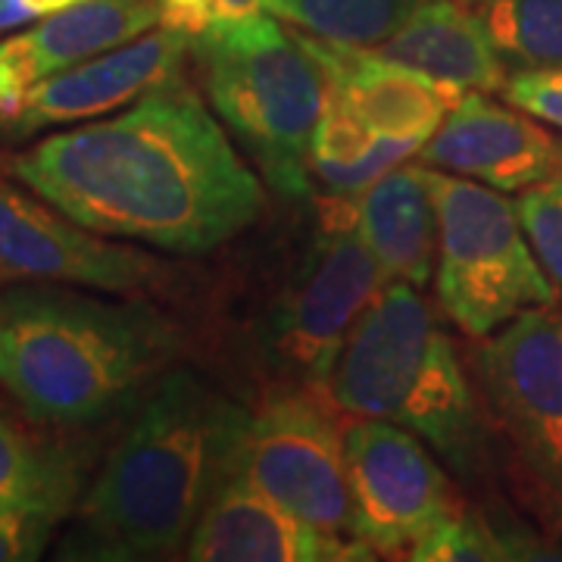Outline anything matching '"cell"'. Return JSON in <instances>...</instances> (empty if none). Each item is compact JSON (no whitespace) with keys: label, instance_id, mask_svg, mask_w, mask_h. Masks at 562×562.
<instances>
[{"label":"cell","instance_id":"obj_1","mask_svg":"<svg viewBox=\"0 0 562 562\" xmlns=\"http://www.w3.org/2000/svg\"><path fill=\"white\" fill-rule=\"evenodd\" d=\"M7 166L81 228L172 254L216 250L266 206L260 176L181 76L120 116L47 135Z\"/></svg>","mask_w":562,"mask_h":562},{"label":"cell","instance_id":"obj_2","mask_svg":"<svg viewBox=\"0 0 562 562\" xmlns=\"http://www.w3.org/2000/svg\"><path fill=\"white\" fill-rule=\"evenodd\" d=\"M250 413L191 369L150 384L79 506L72 557L157 560L188 543L210 497L232 472Z\"/></svg>","mask_w":562,"mask_h":562},{"label":"cell","instance_id":"obj_3","mask_svg":"<svg viewBox=\"0 0 562 562\" xmlns=\"http://www.w3.org/2000/svg\"><path fill=\"white\" fill-rule=\"evenodd\" d=\"M179 325L147 301L25 284L0 294V387L29 419L116 416L179 357Z\"/></svg>","mask_w":562,"mask_h":562},{"label":"cell","instance_id":"obj_4","mask_svg":"<svg viewBox=\"0 0 562 562\" xmlns=\"http://www.w3.org/2000/svg\"><path fill=\"white\" fill-rule=\"evenodd\" d=\"M325 391L347 416L403 425L450 472L469 482L479 479L484 462L479 403L457 347L435 325L416 284L384 281L344 341Z\"/></svg>","mask_w":562,"mask_h":562},{"label":"cell","instance_id":"obj_5","mask_svg":"<svg viewBox=\"0 0 562 562\" xmlns=\"http://www.w3.org/2000/svg\"><path fill=\"white\" fill-rule=\"evenodd\" d=\"M191 47L213 110L260 179L284 201L303 198L313 181L310 144L325 106V72L301 29L260 13L191 38Z\"/></svg>","mask_w":562,"mask_h":562},{"label":"cell","instance_id":"obj_6","mask_svg":"<svg viewBox=\"0 0 562 562\" xmlns=\"http://www.w3.org/2000/svg\"><path fill=\"white\" fill-rule=\"evenodd\" d=\"M438 203V301L472 338H487L525 310L557 301V288L503 191L431 172Z\"/></svg>","mask_w":562,"mask_h":562},{"label":"cell","instance_id":"obj_7","mask_svg":"<svg viewBox=\"0 0 562 562\" xmlns=\"http://www.w3.org/2000/svg\"><path fill=\"white\" fill-rule=\"evenodd\" d=\"M384 281V269L353 225L350 201L328 198L313 247L269 325V353L279 369L310 387H325L344 341Z\"/></svg>","mask_w":562,"mask_h":562},{"label":"cell","instance_id":"obj_8","mask_svg":"<svg viewBox=\"0 0 562 562\" xmlns=\"http://www.w3.org/2000/svg\"><path fill=\"white\" fill-rule=\"evenodd\" d=\"M235 472L303 522L357 538L344 431L310 384L262 401L244 428Z\"/></svg>","mask_w":562,"mask_h":562},{"label":"cell","instance_id":"obj_9","mask_svg":"<svg viewBox=\"0 0 562 562\" xmlns=\"http://www.w3.org/2000/svg\"><path fill=\"white\" fill-rule=\"evenodd\" d=\"M479 379L543 497L562 509V316L525 310L484 344Z\"/></svg>","mask_w":562,"mask_h":562},{"label":"cell","instance_id":"obj_10","mask_svg":"<svg viewBox=\"0 0 562 562\" xmlns=\"http://www.w3.org/2000/svg\"><path fill=\"white\" fill-rule=\"evenodd\" d=\"M357 538L379 553H409L453 513L450 482L425 441L403 425L360 419L344 428Z\"/></svg>","mask_w":562,"mask_h":562},{"label":"cell","instance_id":"obj_11","mask_svg":"<svg viewBox=\"0 0 562 562\" xmlns=\"http://www.w3.org/2000/svg\"><path fill=\"white\" fill-rule=\"evenodd\" d=\"M169 269L106 241L0 166V281H63L106 294L154 288Z\"/></svg>","mask_w":562,"mask_h":562},{"label":"cell","instance_id":"obj_12","mask_svg":"<svg viewBox=\"0 0 562 562\" xmlns=\"http://www.w3.org/2000/svg\"><path fill=\"white\" fill-rule=\"evenodd\" d=\"M422 160L503 194H522L525 188L562 176V138L525 110L519 113V106H503L484 91H465L425 140Z\"/></svg>","mask_w":562,"mask_h":562},{"label":"cell","instance_id":"obj_13","mask_svg":"<svg viewBox=\"0 0 562 562\" xmlns=\"http://www.w3.org/2000/svg\"><path fill=\"white\" fill-rule=\"evenodd\" d=\"M188 47L191 38L172 29H160L79 63L35 85L0 135L25 138L54 125L101 120L103 113L135 103L150 88L179 76Z\"/></svg>","mask_w":562,"mask_h":562},{"label":"cell","instance_id":"obj_14","mask_svg":"<svg viewBox=\"0 0 562 562\" xmlns=\"http://www.w3.org/2000/svg\"><path fill=\"white\" fill-rule=\"evenodd\" d=\"M184 557L194 562H338L372 560L375 553L360 538L328 535L303 522L232 472L206 503Z\"/></svg>","mask_w":562,"mask_h":562},{"label":"cell","instance_id":"obj_15","mask_svg":"<svg viewBox=\"0 0 562 562\" xmlns=\"http://www.w3.org/2000/svg\"><path fill=\"white\" fill-rule=\"evenodd\" d=\"M157 22L160 0H81L0 41V132L35 85L147 35Z\"/></svg>","mask_w":562,"mask_h":562},{"label":"cell","instance_id":"obj_16","mask_svg":"<svg viewBox=\"0 0 562 562\" xmlns=\"http://www.w3.org/2000/svg\"><path fill=\"white\" fill-rule=\"evenodd\" d=\"M325 72V94L369 132L428 140L465 94L457 85L382 57L375 47L303 35Z\"/></svg>","mask_w":562,"mask_h":562},{"label":"cell","instance_id":"obj_17","mask_svg":"<svg viewBox=\"0 0 562 562\" xmlns=\"http://www.w3.org/2000/svg\"><path fill=\"white\" fill-rule=\"evenodd\" d=\"M350 201V216L362 244L387 279L428 284L438 254V203L428 169L394 166Z\"/></svg>","mask_w":562,"mask_h":562},{"label":"cell","instance_id":"obj_18","mask_svg":"<svg viewBox=\"0 0 562 562\" xmlns=\"http://www.w3.org/2000/svg\"><path fill=\"white\" fill-rule=\"evenodd\" d=\"M375 50L462 91L491 94L503 91L509 79V66L479 13L450 0H419L409 20Z\"/></svg>","mask_w":562,"mask_h":562},{"label":"cell","instance_id":"obj_19","mask_svg":"<svg viewBox=\"0 0 562 562\" xmlns=\"http://www.w3.org/2000/svg\"><path fill=\"white\" fill-rule=\"evenodd\" d=\"M425 140L379 135L353 120L341 103L325 94L319 125L310 144V172L331 198H357L384 172L422 154Z\"/></svg>","mask_w":562,"mask_h":562},{"label":"cell","instance_id":"obj_20","mask_svg":"<svg viewBox=\"0 0 562 562\" xmlns=\"http://www.w3.org/2000/svg\"><path fill=\"white\" fill-rule=\"evenodd\" d=\"M79 462L66 447L25 431L0 413V506L60 522L79 501Z\"/></svg>","mask_w":562,"mask_h":562},{"label":"cell","instance_id":"obj_21","mask_svg":"<svg viewBox=\"0 0 562 562\" xmlns=\"http://www.w3.org/2000/svg\"><path fill=\"white\" fill-rule=\"evenodd\" d=\"M419 0H269V13L316 38L379 47L387 41Z\"/></svg>","mask_w":562,"mask_h":562},{"label":"cell","instance_id":"obj_22","mask_svg":"<svg viewBox=\"0 0 562 562\" xmlns=\"http://www.w3.org/2000/svg\"><path fill=\"white\" fill-rule=\"evenodd\" d=\"M479 20L509 72L562 66V0H484Z\"/></svg>","mask_w":562,"mask_h":562},{"label":"cell","instance_id":"obj_23","mask_svg":"<svg viewBox=\"0 0 562 562\" xmlns=\"http://www.w3.org/2000/svg\"><path fill=\"white\" fill-rule=\"evenodd\" d=\"M516 553L479 513L453 509L431 531L409 547L406 560L416 562H494L513 560Z\"/></svg>","mask_w":562,"mask_h":562},{"label":"cell","instance_id":"obj_24","mask_svg":"<svg viewBox=\"0 0 562 562\" xmlns=\"http://www.w3.org/2000/svg\"><path fill=\"white\" fill-rule=\"evenodd\" d=\"M516 210L547 276L562 284V176L525 188Z\"/></svg>","mask_w":562,"mask_h":562},{"label":"cell","instance_id":"obj_25","mask_svg":"<svg viewBox=\"0 0 562 562\" xmlns=\"http://www.w3.org/2000/svg\"><path fill=\"white\" fill-rule=\"evenodd\" d=\"M269 13V0H160V25L184 38Z\"/></svg>","mask_w":562,"mask_h":562},{"label":"cell","instance_id":"obj_26","mask_svg":"<svg viewBox=\"0 0 562 562\" xmlns=\"http://www.w3.org/2000/svg\"><path fill=\"white\" fill-rule=\"evenodd\" d=\"M503 94L528 116L562 128V66L560 69H516L509 72Z\"/></svg>","mask_w":562,"mask_h":562},{"label":"cell","instance_id":"obj_27","mask_svg":"<svg viewBox=\"0 0 562 562\" xmlns=\"http://www.w3.org/2000/svg\"><path fill=\"white\" fill-rule=\"evenodd\" d=\"M54 525L38 513L0 506V562L38 560Z\"/></svg>","mask_w":562,"mask_h":562},{"label":"cell","instance_id":"obj_28","mask_svg":"<svg viewBox=\"0 0 562 562\" xmlns=\"http://www.w3.org/2000/svg\"><path fill=\"white\" fill-rule=\"evenodd\" d=\"M81 0H0V32L32 25V22L54 16L60 10H69Z\"/></svg>","mask_w":562,"mask_h":562},{"label":"cell","instance_id":"obj_29","mask_svg":"<svg viewBox=\"0 0 562 562\" xmlns=\"http://www.w3.org/2000/svg\"><path fill=\"white\" fill-rule=\"evenodd\" d=\"M450 3H457V7H465V10H472V13H479V10H482L484 0H450Z\"/></svg>","mask_w":562,"mask_h":562}]
</instances>
